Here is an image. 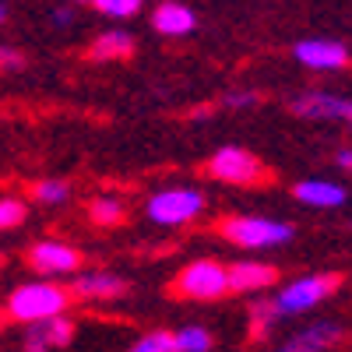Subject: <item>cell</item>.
<instances>
[{"mask_svg": "<svg viewBox=\"0 0 352 352\" xmlns=\"http://www.w3.org/2000/svg\"><path fill=\"white\" fill-rule=\"evenodd\" d=\"M71 303H74V296L67 285H60L56 278H39V282H25V285L11 289L4 314L11 320H18V324H36V320L67 314Z\"/></svg>", "mask_w": 352, "mask_h": 352, "instance_id": "obj_1", "label": "cell"}, {"mask_svg": "<svg viewBox=\"0 0 352 352\" xmlns=\"http://www.w3.org/2000/svg\"><path fill=\"white\" fill-rule=\"evenodd\" d=\"M229 292V275L226 264L215 257H197L184 264L176 278L169 282V296L176 300H194V303H215Z\"/></svg>", "mask_w": 352, "mask_h": 352, "instance_id": "obj_2", "label": "cell"}, {"mask_svg": "<svg viewBox=\"0 0 352 352\" xmlns=\"http://www.w3.org/2000/svg\"><path fill=\"white\" fill-rule=\"evenodd\" d=\"M219 236L232 247L243 250H268V247H282L296 236V229L289 222H275V219H261V215H226L219 219Z\"/></svg>", "mask_w": 352, "mask_h": 352, "instance_id": "obj_3", "label": "cell"}, {"mask_svg": "<svg viewBox=\"0 0 352 352\" xmlns=\"http://www.w3.org/2000/svg\"><path fill=\"white\" fill-rule=\"evenodd\" d=\"M204 204H208V197L197 187H166L144 201V215L155 226L180 229V226H190L204 215Z\"/></svg>", "mask_w": 352, "mask_h": 352, "instance_id": "obj_4", "label": "cell"}, {"mask_svg": "<svg viewBox=\"0 0 352 352\" xmlns=\"http://www.w3.org/2000/svg\"><path fill=\"white\" fill-rule=\"evenodd\" d=\"M338 285H342V278L331 275V272L303 275V278H292L289 285H282L278 296H272V303H275L278 317H296V314H307V310L320 307Z\"/></svg>", "mask_w": 352, "mask_h": 352, "instance_id": "obj_5", "label": "cell"}, {"mask_svg": "<svg viewBox=\"0 0 352 352\" xmlns=\"http://www.w3.org/2000/svg\"><path fill=\"white\" fill-rule=\"evenodd\" d=\"M204 169H208L212 180L229 184V187H257L264 176H268L264 162L254 152L240 148V144H226V148H219Z\"/></svg>", "mask_w": 352, "mask_h": 352, "instance_id": "obj_6", "label": "cell"}, {"mask_svg": "<svg viewBox=\"0 0 352 352\" xmlns=\"http://www.w3.org/2000/svg\"><path fill=\"white\" fill-rule=\"evenodd\" d=\"M25 264L43 278H71L81 272V250L64 240H39L25 250Z\"/></svg>", "mask_w": 352, "mask_h": 352, "instance_id": "obj_7", "label": "cell"}, {"mask_svg": "<svg viewBox=\"0 0 352 352\" xmlns=\"http://www.w3.org/2000/svg\"><path fill=\"white\" fill-rule=\"evenodd\" d=\"M71 296L81 303H120L131 296V282L113 272H74L71 275Z\"/></svg>", "mask_w": 352, "mask_h": 352, "instance_id": "obj_8", "label": "cell"}, {"mask_svg": "<svg viewBox=\"0 0 352 352\" xmlns=\"http://www.w3.org/2000/svg\"><path fill=\"white\" fill-rule=\"evenodd\" d=\"M74 342V320L67 314H56L36 324H25V338H21V352H56Z\"/></svg>", "mask_w": 352, "mask_h": 352, "instance_id": "obj_9", "label": "cell"}, {"mask_svg": "<svg viewBox=\"0 0 352 352\" xmlns=\"http://www.w3.org/2000/svg\"><path fill=\"white\" fill-rule=\"evenodd\" d=\"M289 106L303 120H345V124H352V99L335 96V92H300Z\"/></svg>", "mask_w": 352, "mask_h": 352, "instance_id": "obj_10", "label": "cell"}, {"mask_svg": "<svg viewBox=\"0 0 352 352\" xmlns=\"http://www.w3.org/2000/svg\"><path fill=\"white\" fill-rule=\"evenodd\" d=\"M229 275V292H240V296H257V292L272 289L278 282V268L268 261H236L226 264Z\"/></svg>", "mask_w": 352, "mask_h": 352, "instance_id": "obj_11", "label": "cell"}, {"mask_svg": "<svg viewBox=\"0 0 352 352\" xmlns=\"http://www.w3.org/2000/svg\"><path fill=\"white\" fill-rule=\"evenodd\" d=\"M292 56L310 71H342L349 64V50L338 39H303L296 43Z\"/></svg>", "mask_w": 352, "mask_h": 352, "instance_id": "obj_12", "label": "cell"}, {"mask_svg": "<svg viewBox=\"0 0 352 352\" xmlns=\"http://www.w3.org/2000/svg\"><path fill=\"white\" fill-rule=\"evenodd\" d=\"M338 342H342V324H335V320H317V324L289 335L275 352H328Z\"/></svg>", "mask_w": 352, "mask_h": 352, "instance_id": "obj_13", "label": "cell"}, {"mask_svg": "<svg viewBox=\"0 0 352 352\" xmlns=\"http://www.w3.org/2000/svg\"><path fill=\"white\" fill-rule=\"evenodd\" d=\"M194 25H197L194 11H190L187 4H180V0H159L155 11H152V28H155L159 36H166V39H184V36H190Z\"/></svg>", "mask_w": 352, "mask_h": 352, "instance_id": "obj_14", "label": "cell"}, {"mask_svg": "<svg viewBox=\"0 0 352 352\" xmlns=\"http://www.w3.org/2000/svg\"><path fill=\"white\" fill-rule=\"evenodd\" d=\"M292 194H296L300 204H310V208H342L349 201L345 187L335 180H300L292 187Z\"/></svg>", "mask_w": 352, "mask_h": 352, "instance_id": "obj_15", "label": "cell"}, {"mask_svg": "<svg viewBox=\"0 0 352 352\" xmlns=\"http://www.w3.org/2000/svg\"><path fill=\"white\" fill-rule=\"evenodd\" d=\"M131 53H134V36L124 32V28H109V32H99L96 43L88 46V56H92V60H102V64L127 60Z\"/></svg>", "mask_w": 352, "mask_h": 352, "instance_id": "obj_16", "label": "cell"}, {"mask_svg": "<svg viewBox=\"0 0 352 352\" xmlns=\"http://www.w3.org/2000/svg\"><path fill=\"white\" fill-rule=\"evenodd\" d=\"M88 219H92L96 226H120L127 219V204L120 197H113V194H102V197H96L92 204H88Z\"/></svg>", "mask_w": 352, "mask_h": 352, "instance_id": "obj_17", "label": "cell"}, {"mask_svg": "<svg viewBox=\"0 0 352 352\" xmlns=\"http://www.w3.org/2000/svg\"><path fill=\"white\" fill-rule=\"evenodd\" d=\"M173 345L176 352H212L215 338L208 328H201V324H187L180 331H173Z\"/></svg>", "mask_w": 352, "mask_h": 352, "instance_id": "obj_18", "label": "cell"}, {"mask_svg": "<svg viewBox=\"0 0 352 352\" xmlns=\"http://www.w3.org/2000/svg\"><path fill=\"white\" fill-rule=\"evenodd\" d=\"M278 310L272 300H254L250 307V338H268V331L278 324Z\"/></svg>", "mask_w": 352, "mask_h": 352, "instance_id": "obj_19", "label": "cell"}, {"mask_svg": "<svg viewBox=\"0 0 352 352\" xmlns=\"http://www.w3.org/2000/svg\"><path fill=\"white\" fill-rule=\"evenodd\" d=\"M32 201L36 204H67L71 201V184L67 180H36L32 184Z\"/></svg>", "mask_w": 352, "mask_h": 352, "instance_id": "obj_20", "label": "cell"}, {"mask_svg": "<svg viewBox=\"0 0 352 352\" xmlns=\"http://www.w3.org/2000/svg\"><path fill=\"white\" fill-rule=\"evenodd\" d=\"M88 4H92L99 14L113 18V21H124V18H134L141 11L144 0H88Z\"/></svg>", "mask_w": 352, "mask_h": 352, "instance_id": "obj_21", "label": "cell"}, {"mask_svg": "<svg viewBox=\"0 0 352 352\" xmlns=\"http://www.w3.org/2000/svg\"><path fill=\"white\" fill-rule=\"evenodd\" d=\"M28 219V204L21 197H0V232L18 229Z\"/></svg>", "mask_w": 352, "mask_h": 352, "instance_id": "obj_22", "label": "cell"}, {"mask_svg": "<svg viewBox=\"0 0 352 352\" xmlns=\"http://www.w3.org/2000/svg\"><path fill=\"white\" fill-rule=\"evenodd\" d=\"M127 352H176L173 331H148V335H141Z\"/></svg>", "mask_w": 352, "mask_h": 352, "instance_id": "obj_23", "label": "cell"}, {"mask_svg": "<svg viewBox=\"0 0 352 352\" xmlns=\"http://www.w3.org/2000/svg\"><path fill=\"white\" fill-rule=\"evenodd\" d=\"M21 67H25V53L0 43V71H21Z\"/></svg>", "mask_w": 352, "mask_h": 352, "instance_id": "obj_24", "label": "cell"}, {"mask_svg": "<svg viewBox=\"0 0 352 352\" xmlns=\"http://www.w3.org/2000/svg\"><path fill=\"white\" fill-rule=\"evenodd\" d=\"M257 102H261L257 92H229V96L222 99L226 109H250V106H257Z\"/></svg>", "mask_w": 352, "mask_h": 352, "instance_id": "obj_25", "label": "cell"}, {"mask_svg": "<svg viewBox=\"0 0 352 352\" xmlns=\"http://www.w3.org/2000/svg\"><path fill=\"white\" fill-rule=\"evenodd\" d=\"M50 21H53V25H60V28H67V25L74 21V11H71V8H56V11L50 14Z\"/></svg>", "mask_w": 352, "mask_h": 352, "instance_id": "obj_26", "label": "cell"}, {"mask_svg": "<svg viewBox=\"0 0 352 352\" xmlns=\"http://www.w3.org/2000/svg\"><path fill=\"white\" fill-rule=\"evenodd\" d=\"M335 162H338V169L352 173V148H338V152H335Z\"/></svg>", "mask_w": 352, "mask_h": 352, "instance_id": "obj_27", "label": "cell"}, {"mask_svg": "<svg viewBox=\"0 0 352 352\" xmlns=\"http://www.w3.org/2000/svg\"><path fill=\"white\" fill-rule=\"evenodd\" d=\"M8 21V4H0V25Z\"/></svg>", "mask_w": 352, "mask_h": 352, "instance_id": "obj_28", "label": "cell"}, {"mask_svg": "<svg viewBox=\"0 0 352 352\" xmlns=\"http://www.w3.org/2000/svg\"><path fill=\"white\" fill-rule=\"evenodd\" d=\"M71 4H88V0H71Z\"/></svg>", "mask_w": 352, "mask_h": 352, "instance_id": "obj_29", "label": "cell"}]
</instances>
